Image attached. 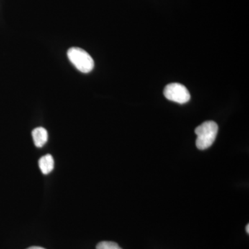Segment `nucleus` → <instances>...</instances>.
<instances>
[{
  "label": "nucleus",
  "mask_w": 249,
  "mask_h": 249,
  "mask_svg": "<svg viewBox=\"0 0 249 249\" xmlns=\"http://www.w3.org/2000/svg\"><path fill=\"white\" fill-rule=\"evenodd\" d=\"M196 135V146L199 150H206L213 144L217 135L218 125L212 121H206L195 130Z\"/></svg>",
  "instance_id": "obj_1"
},
{
  "label": "nucleus",
  "mask_w": 249,
  "mask_h": 249,
  "mask_svg": "<svg viewBox=\"0 0 249 249\" xmlns=\"http://www.w3.org/2000/svg\"><path fill=\"white\" fill-rule=\"evenodd\" d=\"M67 56L77 70L82 73H89L94 67L93 58L83 49L72 47L67 52Z\"/></svg>",
  "instance_id": "obj_2"
},
{
  "label": "nucleus",
  "mask_w": 249,
  "mask_h": 249,
  "mask_svg": "<svg viewBox=\"0 0 249 249\" xmlns=\"http://www.w3.org/2000/svg\"><path fill=\"white\" fill-rule=\"evenodd\" d=\"M165 97L173 102L184 104L191 99V94L184 85L179 83H171L165 87L164 91Z\"/></svg>",
  "instance_id": "obj_3"
},
{
  "label": "nucleus",
  "mask_w": 249,
  "mask_h": 249,
  "mask_svg": "<svg viewBox=\"0 0 249 249\" xmlns=\"http://www.w3.org/2000/svg\"><path fill=\"white\" fill-rule=\"evenodd\" d=\"M34 144L37 147H42L48 140V133L44 127H39L34 129L32 132Z\"/></svg>",
  "instance_id": "obj_4"
},
{
  "label": "nucleus",
  "mask_w": 249,
  "mask_h": 249,
  "mask_svg": "<svg viewBox=\"0 0 249 249\" xmlns=\"http://www.w3.org/2000/svg\"><path fill=\"white\" fill-rule=\"evenodd\" d=\"M39 167L44 175H48L54 168V160L53 157L47 155L41 157L39 160Z\"/></svg>",
  "instance_id": "obj_5"
},
{
  "label": "nucleus",
  "mask_w": 249,
  "mask_h": 249,
  "mask_svg": "<svg viewBox=\"0 0 249 249\" xmlns=\"http://www.w3.org/2000/svg\"><path fill=\"white\" fill-rule=\"evenodd\" d=\"M96 249H122L118 244L114 242H101L96 246Z\"/></svg>",
  "instance_id": "obj_6"
},
{
  "label": "nucleus",
  "mask_w": 249,
  "mask_h": 249,
  "mask_svg": "<svg viewBox=\"0 0 249 249\" xmlns=\"http://www.w3.org/2000/svg\"><path fill=\"white\" fill-rule=\"evenodd\" d=\"M27 249H45L42 248V247H29V248H28Z\"/></svg>",
  "instance_id": "obj_7"
},
{
  "label": "nucleus",
  "mask_w": 249,
  "mask_h": 249,
  "mask_svg": "<svg viewBox=\"0 0 249 249\" xmlns=\"http://www.w3.org/2000/svg\"><path fill=\"white\" fill-rule=\"evenodd\" d=\"M246 231H247V233H249V224H247V227H246Z\"/></svg>",
  "instance_id": "obj_8"
}]
</instances>
